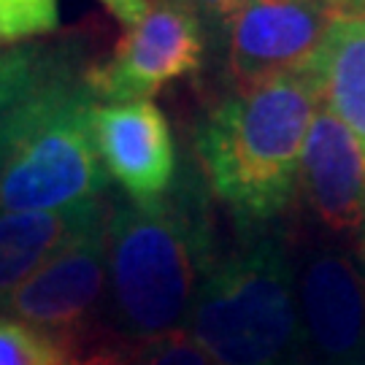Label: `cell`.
I'll use <instances>...</instances> for the list:
<instances>
[{
  "mask_svg": "<svg viewBox=\"0 0 365 365\" xmlns=\"http://www.w3.org/2000/svg\"><path fill=\"white\" fill-rule=\"evenodd\" d=\"M60 25L57 0H0V46L49 36Z\"/></svg>",
  "mask_w": 365,
  "mask_h": 365,
  "instance_id": "obj_13",
  "label": "cell"
},
{
  "mask_svg": "<svg viewBox=\"0 0 365 365\" xmlns=\"http://www.w3.org/2000/svg\"><path fill=\"white\" fill-rule=\"evenodd\" d=\"M92 135L106 173L130 203H152L176 184V141L152 101L95 103Z\"/></svg>",
  "mask_w": 365,
  "mask_h": 365,
  "instance_id": "obj_10",
  "label": "cell"
},
{
  "mask_svg": "<svg viewBox=\"0 0 365 365\" xmlns=\"http://www.w3.org/2000/svg\"><path fill=\"white\" fill-rule=\"evenodd\" d=\"M78 43H19L0 52V211H66L108 184Z\"/></svg>",
  "mask_w": 365,
  "mask_h": 365,
  "instance_id": "obj_1",
  "label": "cell"
},
{
  "mask_svg": "<svg viewBox=\"0 0 365 365\" xmlns=\"http://www.w3.org/2000/svg\"><path fill=\"white\" fill-rule=\"evenodd\" d=\"M341 16H365V0H333Z\"/></svg>",
  "mask_w": 365,
  "mask_h": 365,
  "instance_id": "obj_19",
  "label": "cell"
},
{
  "mask_svg": "<svg viewBox=\"0 0 365 365\" xmlns=\"http://www.w3.org/2000/svg\"><path fill=\"white\" fill-rule=\"evenodd\" d=\"M106 220L108 211L16 289L0 314L49 336L71 354L106 300Z\"/></svg>",
  "mask_w": 365,
  "mask_h": 365,
  "instance_id": "obj_7",
  "label": "cell"
},
{
  "mask_svg": "<svg viewBox=\"0 0 365 365\" xmlns=\"http://www.w3.org/2000/svg\"><path fill=\"white\" fill-rule=\"evenodd\" d=\"M106 6V11L117 16L119 25H125V30L133 25H138L149 11V0H101Z\"/></svg>",
  "mask_w": 365,
  "mask_h": 365,
  "instance_id": "obj_17",
  "label": "cell"
},
{
  "mask_svg": "<svg viewBox=\"0 0 365 365\" xmlns=\"http://www.w3.org/2000/svg\"><path fill=\"white\" fill-rule=\"evenodd\" d=\"M206 184L187 170L152 203H117L106 220V303L128 341L184 330L217 265Z\"/></svg>",
  "mask_w": 365,
  "mask_h": 365,
  "instance_id": "obj_2",
  "label": "cell"
},
{
  "mask_svg": "<svg viewBox=\"0 0 365 365\" xmlns=\"http://www.w3.org/2000/svg\"><path fill=\"white\" fill-rule=\"evenodd\" d=\"M309 352L322 365H365V265L349 244L317 241L295 257Z\"/></svg>",
  "mask_w": 365,
  "mask_h": 365,
  "instance_id": "obj_8",
  "label": "cell"
},
{
  "mask_svg": "<svg viewBox=\"0 0 365 365\" xmlns=\"http://www.w3.org/2000/svg\"><path fill=\"white\" fill-rule=\"evenodd\" d=\"M66 357L57 341L0 314V365H63Z\"/></svg>",
  "mask_w": 365,
  "mask_h": 365,
  "instance_id": "obj_14",
  "label": "cell"
},
{
  "mask_svg": "<svg viewBox=\"0 0 365 365\" xmlns=\"http://www.w3.org/2000/svg\"><path fill=\"white\" fill-rule=\"evenodd\" d=\"M298 192L330 241H360L365 225V157L354 135L319 103L300 157Z\"/></svg>",
  "mask_w": 365,
  "mask_h": 365,
  "instance_id": "obj_9",
  "label": "cell"
},
{
  "mask_svg": "<svg viewBox=\"0 0 365 365\" xmlns=\"http://www.w3.org/2000/svg\"><path fill=\"white\" fill-rule=\"evenodd\" d=\"M322 103L346 125L365 157V16H339L314 63Z\"/></svg>",
  "mask_w": 365,
  "mask_h": 365,
  "instance_id": "obj_12",
  "label": "cell"
},
{
  "mask_svg": "<svg viewBox=\"0 0 365 365\" xmlns=\"http://www.w3.org/2000/svg\"><path fill=\"white\" fill-rule=\"evenodd\" d=\"M128 365H214L209 354L200 349L192 333L173 330L165 336H155L149 341L135 344L128 352Z\"/></svg>",
  "mask_w": 365,
  "mask_h": 365,
  "instance_id": "obj_15",
  "label": "cell"
},
{
  "mask_svg": "<svg viewBox=\"0 0 365 365\" xmlns=\"http://www.w3.org/2000/svg\"><path fill=\"white\" fill-rule=\"evenodd\" d=\"M63 365H128L125 349H95L87 354H68Z\"/></svg>",
  "mask_w": 365,
  "mask_h": 365,
  "instance_id": "obj_18",
  "label": "cell"
},
{
  "mask_svg": "<svg viewBox=\"0 0 365 365\" xmlns=\"http://www.w3.org/2000/svg\"><path fill=\"white\" fill-rule=\"evenodd\" d=\"M173 3L192 14L203 27L222 30L249 0H173Z\"/></svg>",
  "mask_w": 365,
  "mask_h": 365,
  "instance_id": "obj_16",
  "label": "cell"
},
{
  "mask_svg": "<svg viewBox=\"0 0 365 365\" xmlns=\"http://www.w3.org/2000/svg\"><path fill=\"white\" fill-rule=\"evenodd\" d=\"M341 14L333 0H249L222 27V76L230 92L317 63Z\"/></svg>",
  "mask_w": 365,
  "mask_h": 365,
  "instance_id": "obj_5",
  "label": "cell"
},
{
  "mask_svg": "<svg viewBox=\"0 0 365 365\" xmlns=\"http://www.w3.org/2000/svg\"><path fill=\"white\" fill-rule=\"evenodd\" d=\"M106 217L103 200L66 211H0V312L60 249Z\"/></svg>",
  "mask_w": 365,
  "mask_h": 365,
  "instance_id": "obj_11",
  "label": "cell"
},
{
  "mask_svg": "<svg viewBox=\"0 0 365 365\" xmlns=\"http://www.w3.org/2000/svg\"><path fill=\"white\" fill-rule=\"evenodd\" d=\"M319 103L312 66L230 92L200 119V176L241 233L274 227L295 203L303 144Z\"/></svg>",
  "mask_w": 365,
  "mask_h": 365,
  "instance_id": "obj_3",
  "label": "cell"
},
{
  "mask_svg": "<svg viewBox=\"0 0 365 365\" xmlns=\"http://www.w3.org/2000/svg\"><path fill=\"white\" fill-rule=\"evenodd\" d=\"M187 330L214 365L309 363L287 235L276 227L244 233L203 282Z\"/></svg>",
  "mask_w": 365,
  "mask_h": 365,
  "instance_id": "obj_4",
  "label": "cell"
},
{
  "mask_svg": "<svg viewBox=\"0 0 365 365\" xmlns=\"http://www.w3.org/2000/svg\"><path fill=\"white\" fill-rule=\"evenodd\" d=\"M206 27L173 0L149 3L146 16L125 30L111 54L87 68L95 103L149 101L155 92L192 76L206 60Z\"/></svg>",
  "mask_w": 365,
  "mask_h": 365,
  "instance_id": "obj_6",
  "label": "cell"
}]
</instances>
